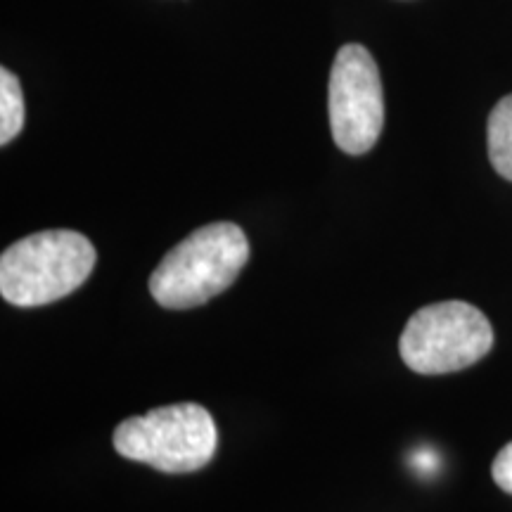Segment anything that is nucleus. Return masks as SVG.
<instances>
[{
  "mask_svg": "<svg viewBox=\"0 0 512 512\" xmlns=\"http://www.w3.org/2000/svg\"><path fill=\"white\" fill-rule=\"evenodd\" d=\"M249 261V242L235 223H209L192 230L159 261L150 294L164 309H195L219 297Z\"/></svg>",
  "mask_w": 512,
  "mask_h": 512,
  "instance_id": "nucleus-1",
  "label": "nucleus"
},
{
  "mask_svg": "<svg viewBox=\"0 0 512 512\" xmlns=\"http://www.w3.org/2000/svg\"><path fill=\"white\" fill-rule=\"evenodd\" d=\"M93 242L76 230H43L17 240L0 256V294L19 309L53 304L91 278Z\"/></svg>",
  "mask_w": 512,
  "mask_h": 512,
  "instance_id": "nucleus-2",
  "label": "nucleus"
},
{
  "mask_svg": "<svg viewBox=\"0 0 512 512\" xmlns=\"http://www.w3.org/2000/svg\"><path fill=\"white\" fill-rule=\"evenodd\" d=\"M114 448L133 463L188 475L214 460L219 430L200 403H171L121 422L114 430Z\"/></svg>",
  "mask_w": 512,
  "mask_h": 512,
  "instance_id": "nucleus-3",
  "label": "nucleus"
},
{
  "mask_svg": "<svg viewBox=\"0 0 512 512\" xmlns=\"http://www.w3.org/2000/svg\"><path fill=\"white\" fill-rule=\"evenodd\" d=\"M494 347V330L477 306L441 302L422 306L401 332L403 363L420 375H446L475 366Z\"/></svg>",
  "mask_w": 512,
  "mask_h": 512,
  "instance_id": "nucleus-4",
  "label": "nucleus"
},
{
  "mask_svg": "<svg viewBox=\"0 0 512 512\" xmlns=\"http://www.w3.org/2000/svg\"><path fill=\"white\" fill-rule=\"evenodd\" d=\"M330 128L347 155H366L384 126V93L373 55L358 43L339 48L328 88Z\"/></svg>",
  "mask_w": 512,
  "mask_h": 512,
  "instance_id": "nucleus-5",
  "label": "nucleus"
},
{
  "mask_svg": "<svg viewBox=\"0 0 512 512\" xmlns=\"http://www.w3.org/2000/svg\"><path fill=\"white\" fill-rule=\"evenodd\" d=\"M486 138H489V159L498 176L512 181V93L505 95L491 112Z\"/></svg>",
  "mask_w": 512,
  "mask_h": 512,
  "instance_id": "nucleus-6",
  "label": "nucleus"
},
{
  "mask_svg": "<svg viewBox=\"0 0 512 512\" xmlns=\"http://www.w3.org/2000/svg\"><path fill=\"white\" fill-rule=\"evenodd\" d=\"M24 128V95L17 76L0 69V143L8 145Z\"/></svg>",
  "mask_w": 512,
  "mask_h": 512,
  "instance_id": "nucleus-7",
  "label": "nucleus"
},
{
  "mask_svg": "<svg viewBox=\"0 0 512 512\" xmlns=\"http://www.w3.org/2000/svg\"><path fill=\"white\" fill-rule=\"evenodd\" d=\"M491 475H494V482L501 486L505 494L512 496V441L508 446L501 448L494 465H491Z\"/></svg>",
  "mask_w": 512,
  "mask_h": 512,
  "instance_id": "nucleus-8",
  "label": "nucleus"
}]
</instances>
